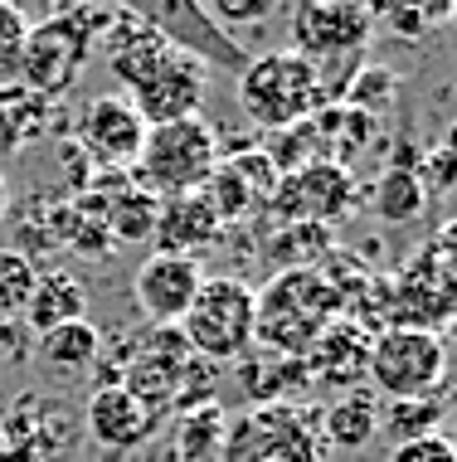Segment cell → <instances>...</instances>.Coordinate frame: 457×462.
I'll return each mask as SVG.
<instances>
[{"label":"cell","instance_id":"cell-7","mask_svg":"<svg viewBox=\"0 0 457 462\" xmlns=\"http://www.w3.org/2000/svg\"><path fill=\"white\" fill-rule=\"evenodd\" d=\"M122 10H132L142 24H151L170 49L195 54L205 69H219V73H233V79H239L253 59L229 30H219V24L209 20V10L200 0H122Z\"/></svg>","mask_w":457,"mask_h":462},{"label":"cell","instance_id":"cell-40","mask_svg":"<svg viewBox=\"0 0 457 462\" xmlns=\"http://www.w3.org/2000/svg\"><path fill=\"white\" fill-rule=\"evenodd\" d=\"M200 5H205V0H200Z\"/></svg>","mask_w":457,"mask_h":462},{"label":"cell","instance_id":"cell-17","mask_svg":"<svg viewBox=\"0 0 457 462\" xmlns=\"http://www.w3.org/2000/svg\"><path fill=\"white\" fill-rule=\"evenodd\" d=\"M44 132H54V103L24 83H0V152H15Z\"/></svg>","mask_w":457,"mask_h":462},{"label":"cell","instance_id":"cell-35","mask_svg":"<svg viewBox=\"0 0 457 462\" xmlns=\"http://www.w3.org/2000/svg\"><path fill=\"white\" fill-rule=\"evenodd\" d=\"M409 5L424 15V24H438V20H448V10H452V0H409Z\"/></svg>","mask_w":457,"mask_h":462},{"label":"cell","instance_id":"cell-31","mask_svg":"<svg viewBox=\"0 0 457 462\" xmlns=\"http://www.w3.org/2000/svg\"><path fill=\"white\" fill-rule=\"evenodd\" d=\"M365 5H370V20H375V24H389V30L404 34V40H418V34L428 30L424 15H418L409 0H365Z\"/></svg>","mask_w":457,"mask_h":462},{"label":"cell","instance_id":"cell-34","mask_svg":"<svg viewBox=\"0 0 457 462\" xmlns=\"http://www.w3.org/2000/svg\"><path fill=\"white\" fill-rule=\"evenodd\" d=\"M428 254H434V258H438V268L457 282V219L438 224V234L428 239Z\"/></svg>","mask_w":457,"mask_h":462},{"label":"cell","instance_id":"cell-28","mask_svg":"<svg viewBox=\"0 0 457 462\" xmlns=\"http://www.w3.org/2000/svg\"><path fill=\"white\" fill-rule=\"evenodd\" d=\"M219 433H224V423H219V409H215V404L195 409V414L180 423V453L190 457V462L215 457V453H219Z\"/></svg>","mask_w":457,"mask_h":462},{"label":"cell","instance_id":"cell-9","mask_svg":"<svg viewBox=\"0 0 457 462\" xmlns=\"http://www.w3.org/2000/svg\"><path fill=\"white\" fill-rule=\"evenodd\" d=\"M355 199H361V190H355L351 171L336 166V161H312V166L288 171L278 180L268 209H278L282 224H326L331 229L355 209Z\"/></svg>","mask_w":457,"mask_h":462},{"label":"cell","instance_id":"cell-6","mask_svg":"<svg viewBox=\"0 0 457 462\" xmlns=\"http://www.w3.org/2000/svg\"><path fill=\"white\" fill-rule=\"evenodd\" d=\"M253 292L239 278H205L190 311L180 317V341L200 360H239L253 346Z\"/></svg>","mask_w":457,"mask_h":462},{"label":"cell","instance_id":"cell-15","mask_svg":"<svg viewBox=\"0 0 457 462\" xmlns=\"http://www.w3.org/2000/svg\"><path fill=\"white\" fill-rule=\"evenodd\" d=\"M224 234L215 205L205 199V190H190V195H170L160 199V215H156V254H180V258H195L205 254L209 244Z\"/></svg>","mask_w":457,"mask_h":462},{"label":"cell","instance_id":"cell-39","mask_svg":"<svg viewBox=\"0 0 457 462\" xmlns=\"http://www.w3.org/2000/svg\"><path fill=\"white\" fill-rule=\"evenodd\" d=\"M448 20H452V30H457V0H452V10H448Z\"/></svg>","mask_w":457,"mask_h":462},{"label":"cell","instance_id":"cell-36","mask_svg":"<svg viewBox=\"0 0 457 462\" xmlns=\"http://www.w3.org/2000/svg\"><path fill=\"white\" fill-rule=\"evenodd\" d=\"M443 152H448V156L457 161V122H452V127H448V136H443Z\"/></svg>","mask_w":457,"mask_h":462},{"label":"cell","instance_id":"cell-1","mask_svg":"<svg viewBox=\"0 0 457 462\" xmlns=\"http://www.w3.org/2000/svg\"><path fill=\"white\" fill-rule=\"evenodd\" d=\"M336 311V292L316 268H282L263 292H253V346H268L273 356H306Z\"/></svg>","mask_w":457,"mask_h":462},{"label":"cell","instance_id":"cell-33","mask_svg":"<svg viewBox=\"0 0 457 462\" xmlns=\"http://www.w3.org/2000/svg\"><path fill=\"white\" fill-rule=\"evenodd\" d=\"M389 462H457V453H452V443L443 439V433H424V439L394 443Z\"/></svg>","mask_w":457,"mask_h":462},{"label":"cell","instance_id":"cell-38","mask_svg":"<svg viewBox=\"0 0 457 462\" xmlns=\"http://www.w3.org/2000/svg\"><path fill=\"white\" fill-rule=\"evenodd\" d=\"M443 439H448V443H452V453H457V429H448V433H443Z\"/></svg>","mask_w":457,"mask_h":462},{"label":"cell","instance_id":"cell-18","mask_svg":"<svg viewBox=\"0 0 457 462\" xmlns=\"http://www.w3.org/2000/svg\"><path fill=\"white\" fill-rule=\"evenodd\" d=\"M365 351H370L365 327H355V321H331L306 356L316 360V374H331L336 384H351L355 374H365Z\"/></svg>","mask_w":457,"mask_h":462},{"label":"cell","instance_id":"cell-29","mask_svg":"<svg viewBox=\"0 0 457 462\" xmlns=\"http://www.w3.org/2000/svg\"><path fill=\"white\" fill-rule=\"evenodd\" d=\"M24 34H30V20L15 0H0V83H15L20 73V54H24Z\"/></svg>","mask_w":457,"mask_h":462},{"label":"cell","instance_id":"cell-37","mask_svg":"<svg viewBox=\"0 0 457 462\" xmlns=\"http://www.w3.org/2000/svg\"><path fill=\"white\" fill-rule=\"evenodd\" d=\"M5 209H10V185H5V171H0V219H5Z\"/></svg>","mask_w":457,"mask_h":462},{"label":"cell","instance_id":"cell-5","mask_svg":"<svg viewBox=\"0 0 457 462\" xmlns=\"http://www.w3.org/2000/svg\"><path fill=\"white\" fill-rule=\"evenodd\" d=\"M365 374L389 399H428L448 380V341L438 331L385 327L365 351Z\"/></svg>","mask_w":457,"mask_h":462},{"label":"cell","instance_id":"cell-26","mask_svg":"<svg viewBox=\"0 0 457 462\" xmlns=\"http://www.w3.org/2000/svg\"><path fill=\"white\" fill-rule=\"evenodd\" d=\"M34 282H40V273H34L30 258H24L20 248H0V321L24 317Z\"/></svg>","mask_w":457,"mask_h":462},{"label":"cell","instance_id":"cell-10","mask_svg":"<svg viewBox=\"0 0 457 462\" xmlns=\"http://www.w3.org/2000/svg\"><path fill=\"white\" fill-rule=\"evenodd\" d=\"M205 88H209V69L195 54L170 49L137 88H127V93H132V107L142 112L146 127H166V122H180V117H200Z\"/></svg>","mask_w":457,"mask_h":462},{"label":"cell","instance_id":"cell-21","mask_svg":"<svg viewBox=\"0 0 457 462\" xmlns=\"http://www.w3.org/2000/svg\"><path fill=\"white\" fill-rule=\"evenodd\" d=\"M370 209L385 224H414L424 215L428 195H424V185H418L414 166H389L385 176L375 180V190H370Z\"/></svg>","mask_w":457,"mask_h":462},{"label":"cell","instance_id":"cell-13","mask_svg":"<svg viewBox=\"0 0 457 462\" xmlns=\"http://www.w3.org/2000/svg\"><path fill=\"white\" fill-rule=\"evenodd\" d=\"M278 180H282L278 166L263 152H233L229 161H219L215 176L205 180V199L215 205L219 224H239V219H253L273 205Z\"/></svg>","mask_w":457,"mask_h":462},{"label":"cell","instance_id":"cell-16","mask_svg":"<svg viewBox=\"0 0 457 462\" xmlns=\"http://www.w3.org/2000/svg\"><path fill=\"white\" fill-rule=\"evenodd\" d=\"M88 429L93 439L113 453H127V448H142L156 429V414L142 404L127 384H103L88 399Z\"/></svg>","mask_w":457,"mask_h":462},{"label":"cell","instance_id":"cell-12","mask_svg":"<svg viewBox=\"0 0 457 462\" xmlns=\"http://www.w3.org/2000/svg\"><path fill=\"white\" fill-rule=\"evenodd\" d=\"M457 317V282L438 268L428 244L404 263L399 287H389V327H418L438 331Z\"/></svg>","mask_w":457,"mask_h":462},{"label":"cell","instance_id":"cell-4","mask_svg":"<svg viewBox=\"0 0 457 462\" xmlns=\"http://www.w3.org/2000/svg\"><path fill=\"white\" fill-rule=\"evenodd\" d=\"M215 166H219L215 127L200 117H180V122H166V127H146L142 156L132 166V185H142L156 199L190 195V190H205Z\"/></svg>","mask_w":457,"mask_h":462},{"label":"cell","instance_id":"cell-27","mask_svg":"<svg viewBox=\"0 0 457 462\" xmlns=\"http://www.w3.org/2000/svg\"><path fill=\"white\" fill-rule=\"evenodd\" d=\"M394 93H399V79H394L385 64H370V69H361L351 83H345V97H341V103L375 117L379 107H389V103H394Z\"/></svg>","mask_w":457,"mask_h":462},{"label":"cell","instance_id":"cell-22","mask_svg":"<svg viewBox=\"0 0 457 462\" xmlns=\"http://www.w3.org/2000/svg\"><path fill=\"white\" fill-rule=\"evenodd\" d=\"M379 429V409L370 394H341L336 404L321 414V439L336 448H365Z\"/></svg>","mask_w":457,"mask_h":462},{"label":"cell","instance_id":"cell-32","mask_svg":"<svg viewBox=\"0 0 457 462\" xmlns=\"http://www.w3.org/2000/svg\"><path fill=\"white\" fill-rule=\"evenodd\" d=\"M414 176H418V185H424V195L434 199V195H448L452 185H457V161L443 152H428L424 161H414Z\"/></svg>","mask_w":457,"mask_h":462},{"label":"cell","instance_id":"cell-8","mask_svg":"<svg viewBox=\"0 0 457 462\" xmlns=\"http://www.w3.org/2000/svg\"><path fill=\"white\" fill-rule=\"evenodd\" d=\"M370 5L365 0H292V54L312 59H361L370 44Z\"/></svg>","mask_w":457,"mask_h":462},{"label":"cell","instance_id":"cell-19","mask_svg":"<svg viewBox=\"0 0 457 462\" xmlns=\"http://www.w3.org/2000/svg\"><path fill=\"white\" fill-rule=\"evenodd\" d=\"M156 215H160L156 195H146L132 180H117V190L107 195V239L113 244H146L156 234Z\"/></svg>","mask_w":457,"mask_h":462},{"label":"cell","instance_id":"cell-23","mask_svg":"<svg viewBox=\"0 0 457 462\" xmlns=\"http://www.w3.org/2000/svg\"><path fill=\"white\" fill-rule=\"evenodd\" d=\"M97 351H103V336H97V327L88 317L64 321V327L40 336V356H44V365H54V370H88L97 360Z\"/></svg>","mask_w":457,"mask_h":462},{"label":"cell","instance_id":"cell-24","mask_svg":"<svg viewBox=\"0 0 457 462\" xmlns=\"http://www.w3.org/2000/svg\"><path fill=\"white\" fill-rule=\"evenodd\" d=\"M278 268H316V258L336 254L331 248V229L326 224H282L278 239L268 244Z\"/></svg>","mask_w":457,"mask_h":462},{"label":"cell","instance_id":"cell-2","mask_svg":"<svg viewBox=\"0 0 457 462\" xmlns=\"http://www.w3.org/2000/svg\"><path fill=\"white\" fill-rule=\"evenodd\" d=\"M331 97L321 88V64L292 54H258L249 59V69L239 73V107L249 112L253 127L263 132H282V127H297L312 112H321Z\"/></svg>","mask_w":457,"mask_h":462},{"label":"cell","instance_id":"cell-30","mask_svg":"<svg viewBox=\"0 0 457 462\" xmlns=\"http://www.w3.org/2000/svg\"><path fill=\"white\" fill-rule=\"evenodd\" d=\"M282 0H205L209 20L219 24V30H233V24H263Z\"/></svg>","mask_w":457,"mask_h":462},{"label":"cell","instance_id":"cell-14","mask_svg":"<svg viewBox=\"0 0 457 462\" xmlns=\"http://www.w3.org/2000/svg\"><path fill=\"white\" fill-rule=\"evenodd\" d=\"M200 282H205V273H200L195 258L151 254L137 268V278H132V297H137L142 317L151 321V327H180V317L190 311Z\"/></svg>","mask_w":457,"mask_h":462},{"label":"cell","instance_id":"cell-11","mask_svg":"<svg viewBox=\"0 0 457 462\" xmlns=\"http://www.w3.org/2000/svg\"><path fill=\"white\" fill-rule=\"evenodd\" d=\"M142 142H146V122H142V112L132 107V97L103 93L78 112V152L88 156L93 166L132 171L142 156Z\"/></svg>","mask_w":457,"mask_h":462},{"label":"cell","instance_id":"cell-25","mask_svg":"<svg viewBox=\"0 0 457 462\" xmlns=\"http://www.w3.org/2000/svg\"><path fill=\"white\" fill-rule=\"evenodd\" d=\"M379 423L389 429V439L394 443H404V439H424V433H438V423H443V399H394V404L379 414Z\"/></svg>","mask_w":457,"mask_h":462},{"label":"cell","instance_id":"cell-20","mask_svg":"<svg viewBox=\"0 0 457 462\" xmlns=\"http://www.w3.org/2000/svg\"><path fill=\"white\" fill-rule=\"evenodd\" d=\"M83 307H88V297H83V287L69 273H40V282L30 292V307H24V321L44 336V331L64 327V321H78Z\"/></svg>","mask_w":457,"mask_h":462},{"label":"cell","instance_id":"cell-3","mask_svg":"<svg viewBox=\"0 0 457 462\" xmlns=\"http://www.w3.org/2000/svg\"><path fill=\"white\" fill-rule=\"evenodd\" d=\"M97 30H103V15H97L93 5H69V10H59V15L30 24L15 83L34 88L40 97H49V103L64 97L73 83H78L83 64H88Z\"/></svg>","mask_w":457,"mask_h":462}]
</instances>
